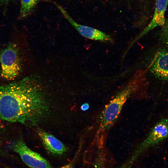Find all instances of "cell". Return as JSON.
Segmentation results:
<instances>
[{"mask_svg":"<svg viewBox=\"0 0 168 168\" xmlns=\"http://www.w3.org/2000/svg\"><path fill=\"white\" fill-rule=\"evenodd\" d=\"M89 105L87 103H85L82 104L81 106V109L83 111H85L88 109Z\"/></svg>","mask_w":168,"mask_h":168,"instance_id":"13","label":"cell"},{"mask_svg":"<svg viewBox=\"0 0 168 168\" xmlns=\"http://www.w3.org/2000/svg\"><path fill=\"white\" fill-rule=\"evenodd\" d=\"M103 160L102 156H100L95 165V168H104Z\"/></svg>","mask_w":168,"mask_h":168,"instance_id":"12","label":"cell"},{"mask_svg":"<svg viewBox=\"0 0 168 168\" xmlns=\"http://www.w3.org/2000/svg\"><path fill=\"white\" fill-rule=\"evenodd\" d=\"M160 38L164 47L168 49V20L162 26L160 34Z\"/></svg>","mask_w":168,"mask_h":168,"instance_id":"11","label":"cell"},{"mask_svg":"<svg viewBox=\"0 0 168 168\" xmlns=\"http://www.w3.org/2000/svg\"><path fill=\"white\" fill-rule=\"evenodd\" d=\"M1 72V70H0V73Z\"/></svg>","mask_w":168,"mask_h":168,"instance_id":"17","label":"cell"},{"mask_svg":"<svg viewBox=\"0 0 168 168\" xmlns=\"http://www.w3.org/2000/svg\"><path fill=\"white\" fill-rule=\"evenodd\" d=\"M60 168H74L71 166L70 165H66Z\"/></svg>","mask_w":168,"mask_h":168,"instance_id":"15","label":"cell"},{"mask_svg":"<svg viewBox=\"0 0 168 168\" xmlns=\"http://www.w3.org/2000/svg\"><path fill=\"white\" fill-rule=\"evenodd\" d=\"M40 77L32 75L0 87V119L28 126L46 116L49 106Z\"/></svg>","mask_w":168,"mask_h":168,"instance_id":"1","label":"cell"},{"mask_svg":"<svg viewBox=\"0 0 168 168\" xmlns=\"http://www.w3.org/2000/svg\"><path fill=\"white\" fill-rule=\"evenodd\" d=\"M0 128H1V126H0Z\"/></svg>","mask_w":168,"mask_h":168,"instance_id":"16","label":"cell"},{"mask_svg":"<svg viewBox=\"0 0 168 168\" xmlns=\"http://www.w3.org/2000/svg\"><path fill=\"white\" fill-rule=\"evenodd\" d=\"M10 0H0V2L2 4L7 3Z\"/></svg>","mask_w":168,"mask_h":168,"instance_id":"14","label":"cell"},{"mask_svg":"<svg viewBox=\"0 0 168 168\" xmlns=\"http://www.w3.org/2000/svg\"><path fill=\"white\" fill-rule=\"evenodd\" d=\"M149 69L157 78L168 81V49L164 47L157 51L149 66Z\"/></svg>","mask_w":168,"mask_h":168,"instance_id":"7","label":"cell"},{"mask_svg":"<svg viewBox=\"0 0 168 168\" xmlns=\"http://www.w3.org/2000/svg\"><path fill=\"white\" fill-rule=\"evenodd\" d=\"M168 3V0H156L155 8L152 18L148 25L131 42L127 50L134 43L145 35L148 32L158 26H163L166 20L165 14Z\"/></svg>","mask_w":168,"mask_h":168,"instance_id":"8","label":"cell"},{"mask_svg":"<svg viewBox=\"0 0 168 168\" xmlns=\"http://www.w3.org/2000/svg\"><path fill=\"white\" fill-rule=\"evenodd\" d=\"M13 149L22 161L31 168H52L47 160L39 154L30 149L22 140L15 143Z\"/></svg>","mask_w":168,"mask_h":168,"instance_id":"5","label":"cell"},{"mask_svg":"<svg viewBox=\"0 0 168 168\" xmlns=\"http://www.w3.org/2000/svg\"><path fill=\"white\" fill-rule=\"evenodd\" d=\"M40 0H21L19 18L26 17L32 12Z\"/></svg>","mask_w":168,"mask_h":168,"instance_id":"10","label":"cell"},{"mask_svg":"<svg viewBox=\"0 0 168 168\" xmlns=\"http://www.w3.org/2000/svg\"><path fill=\"white\" fill-rule=\"evenodd\" d=\"M36 132L45 149L50 153L60 155L66 152L65 146L53 135L40 128H37Z\"/></svg>","mask_w":168,"mask_h":168,"instance_id":"9","label":"cell"},{"mask_svg":"<svg viewBox=\"0 0 168 168\" xmlns=\"http://www.w3.org/2000/svg\"><path fill=\"white\" fill-rule=\"evenodd\" d=\"M53 3L64 17L83 36L92 40L103 42H113V40L110 35L97 29L77 23L61 6L55 2Z\"/></svg>","mask_w":168,"mask_h":168,"instance_id":"6","label":"cell"},{"mask_svg":"<svg viewBox=\"0 0 168 168\" xmlns=\"http://www.w3.org/2000/svg\"><path fill=\"white\" fill-rule=\"evenodd\" d=\"M168 138V119H163L152 128L147 137L138 145L132 156L121 168H131L133 164L142 153Z\"/></svg>","mask_w":168,"mask_h":168,"instance_id":"3","label":"cell"},{"mask_svg":"<svg viewBox=\"0 0 168 168\" xmlns=\"http://www.w3.org/2000/svg\"><path fill=\"white\" fill-rule=\"evenodd\" d=\"M1 77L7 80L16 78L21 72V64L17 45L11 43L0 53Z\"/></svg>","mask_w":168,"mask_h":168,"instance_id":"4","label":"cell"},{"mask_svg":"<svg viewBox=\"0 0 168 168\" xmlns=\"http://www.w3.org/2000/svg\"><path fill=\"white\" fill-rule=\"evenodd\" d=\"M145 80L144 72L139 71L112 98L100 114L98 121L100 131L107 130L113 126L119 117L128 99L138 90Z\"/></svg>","mask_w":168,"mask_h":168,"instance_id":"2","label":"cell"}]
</instances>
